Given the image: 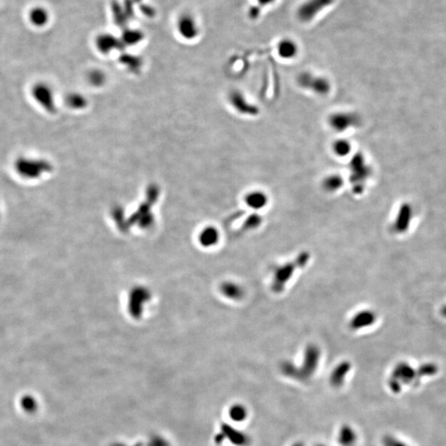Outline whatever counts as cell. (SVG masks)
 I'll use <instances>...</instances> for the list:
<instances>
[{
  "label": "cell",
  "instance_id": "obj_1",
  "mask_svg": "<svg viewBox=\"0 0 446 446\" xmlns=\"http://www.w3.org/2000/svg\"><path fill=\"white\" fill-rule=\"evenodd\" d=\"M310 259V254L302 252L294 261H289L275 268L272 278L271 288L274 292L279 293L285 289L287 283L291 280L298 269L304 267Z\"/></svg>",
  "mask_w": 446,
  "mask_h": 446
},
{
  "label": "cell",
  "instance_id": "obj_2",
  "mask_svg": "<svg viewBox=\"0 0 446 446\" xmlns=\"http://www.w3.org/2000/svg\"><path fill=\"white\" fill-rule=\"evenodd\" d=\"M14 169L18 175L24 179H36L50 172L53 166L45 160L22 157L14 162Z\"/></svg>",
  "mask_w": 446,
  "mask_h": 446
},
{
  "label": "cell",
  "instance_id": "obj_3",
  "mask_svg": "<svg viewBox=\"0 0 446 446\" xmlns=\"http://www.w3.org/2000/svg\"><path fill=\"white\" fill-rule=\"evenodd\" d=\"M320 358H321V353L318 347L314 344H310L307 346L302 365L299 367L296 366L295 379L306 381L312 378L318 368Z\"/></svg>",
  "mask_w": 446,
  "mask_h": 446
},
{
  "label": "cell",
  "instance_id": "obj_4",
  "mask_svg": "<svg viewBox=\"0 0 446 446\" xmlns=\"http://www.w3.org/2000/svg\"><path fill=\"white\" fill-rule=\"evenodd\" d=\"M297 81L302 88L312 91L317 95H326L331 89V82L327 78L313 75L310 72L302 73L298 77Z\"/></svg>",
  "mask_w": 446,
  "mask_h": 446
},
{
  "label": "cell",
  "instance_id": "obj_5",
  "mask_svg": "<svg viewBox=\"0 0 446 446\" xmlns=\"http://www.w3.org/2000/svg\"><path fill=\"white\" fill-rule=\"evenodd\" d=\"M334 2L335 0H305L298 8L296 15L302 23H310Z\"/></svg>",
  "mask_w": 446,
  "mask_h": 446
},
{
  "label": "cell",
  "instance_id": "obj_6",
  "mask_svg": "<svg viewBox=\"0 0 446 446\" xmlns=\"http://www.w3.org/2000/svg\"><path fill=\"white\" fill-rule=\"evenodd\" d=\"M329 127L337 133H343L352 127H356L359 123L357 116L351 112L335 111L329 115L327 118Z\"/></svg>",
  "mask_w": 446,
  "mask_h": 446
},
{
  "label": "cell",
  "instance_id": "obj_7",
  "mask_svg": "<svg viewBox=\"0 0 446 446\" xmlns=\"http://www.w3.org/2000/svg\"><path fill=\"white\" fill-rule=\"evenodd\" d=\"M32 97L40 106L42 107L48 113L56 111L54 93L53 88L47 84L39 82L32 87Z\"/></svg>",
  "mask_w": 446,
  "mask_h": 446
},
{
  "label": "cell",
  "instance_id": "obj_8",
  "mask_svg": "<svg viewBox=\"0 0 446 446\" xmlns=\"http://www.w3.org/2000/svg\"><path fill=\"white\" fill-rule=\"evenodd\" d=\"M177 29L183 38L192 40L200 33V27L197 21L190 14H184L177 22Z\"/></svg>",
  "mask_w": 446,
  "mask_h": 446
},
{
  "label": "cell",
  "instance_id": "obj_9",
  "mask_svg": "<svg viewBox=\"0 0 446 446\" xmlns=\"http://www.w3.org/2000/svg\"><path fill=\"white\" fill-rule=\"evenodd\" d=\"M244 204L248 209L258 213L268 206L270 199L269 195L262 189H252L248 191L243 197Z\"/></svg>",
  "mask_w": 446,
  "mask_h": 446
},
{
  "label": "cell",
  "instance_id": "obj_10",
  "mask_svg": "<svg viewBox=\"0 0 446 446\" xmlns=\"http://www.w3.org/2000/svg\"><path fill=\"white\" fill-rule=\"evenodd\" d=\"M277 54L279 58L284 61H292L297 57L299 53V46L297 41L290 37L281 39L276 46Z\"/></svg>",
  "mask_w": 446,
  "mask_h": 446
},
{
  "label": "cell",
  "instance_id": "obj_11",
  "mask_svg": "<svg viewBox=\"0 0 446 446\" xmlns=\"http://www.w3.org/2000/svg\"><path fill=\"white\" fill-rule=\"evenodd\" d=\"M376 321V315L370 310L360 311L351 317L349 326L353 331H360L374 325Z\"/></svg>",
  "mask_w": 446,
  "mask_h": 446
},
{
  "label": "cell",
  "instance_id": "obj_12",
  "mask_svg": "<svg viewBox=\"0 0 446 446\" xmlns=\"http://www.w3.org/2000/svg\"><path fill=\"white\" fill-rule=\"evenodd\" d=\"M222 434L225 438H227L229 441L235 446H249L251 438L249 435L241 430L233 428L230 425H223L222 427Z\"/></svg>",
  "mask_w": 446,
  "mask_h": 446
},
{
  "label": "cell",
  "instance_id": "obj_13",
  "mask_svg": "<svg viewBox=\"0 0 446 446\" xmlns=\"http://www.w3.org/2000/svg\"><path fill=\"white\" fill-rule=\"evenodd\" d=\"M29 23L35 27H44L50 22V14L47 9L41 6H35L27 14Z\"/></svg>",
  "mask_w": 446,
  "mask_h": 446
},
{
  "label": "cell",
  "instance_id": "obj_14",
  "mask_svg": "<svg viewBox=\"0 0 446 446\" xmlns=\"http://www.w3.org/2000/svg\"><path fill=\"white\" fill-rule=\"evenodd\" d=\"M221 291L224 297L232 301H240L245 297V289L240 283L234 281H227L222 283Z\"/></svg>",
  "mask_w": 446,
  "mask_h": 446
},
{
  "label": "cell",
  "instance_id": "obj_15",
  "mask_svg": "<svg viewBox=\"0 0 446 446\" xmlns=\"http://www.w3.org/2000/svg\"><path fill=\"white\" fill-rule=\"evenodd\" d=\"M351 368V363L349 361H342L333 369L330 375V383L333 387H341Z\"/></svg>",
  "mask_w": 446,
  "mask_h": 446
},
{
  "label": "cell",
  "instance_id": "obj_16",
  "mask_svg": "<svg viewBox=\"0 0 446 446\" xmlns=\"http://www.w3.org/2000/svg\"><path fill=\"white\" fill-rule=\"evenodd\" d=\"M344 184V179L340 174L338 173H331L326 175L322 179V189L328 193H335L343 188Z\"/></svg>",
  "mask_w": 446,
  "mask_h": 446
},
{
  "label": "cell",
  "instance_id": "obj_17",
  "mask_svg": "<svg viewBox=\"0 0 446 446\" xmlns=\"http://www.w3.org/2000/svg\"><path fill=\"white\" fill-rule=\"evenodd\" d=\"M411 219H412V210H411L409 205L405 204L399 210L396 221H395V223L392 227L394 231L397 233L405 232L409 227Z\"/></svg>",
  "mask_w": 446,
  "mask_h": 446
},
{
  "label": "cell",
  "instance_id": "obj_18",
  "mask_svg": "<svg viewBox=\"0 0 446 446\" xmlns=\"http://www.w3.org/2000/svg\"><path fill=\"white\" fill-rule=\"evenodd\" d=\"M331 150L335 157L340 159L346 158L352 152V144L348 139L339 137L333 140Z\"/></svg>",
  "mask_w": 446,
  "mask_h": 446
},
{
  "label": "cell",
  "instance_id": "obj_19",
  "mask_svg": "<svg viewBox=\"0 0 446 446\" xmlns=\"http://www.w3.org/2000/svg\"><path fill=\"white\" fill-rule=\"evenodd\" d=\"M356 440L355 430L349 425H343L339 429L337 441L341 446H352Z\"/></svg>",
  "mask_w": 446,
  "mask_h": 446
},
{
  "label": "cell",
  "instance_id": "obj_20",
  "mask_svg": "<svg viewBox=\"0 0 446 446\" xmlns=\"http://www.w3.org/2000/svg\"><path fill=\"white\" fill-rule=\"evenodd\" d=\"M229 417L231 418V421L236 423H240L245 421L247 417H248V411L245 406L240 403H235L229 408Z\"/></svg>",
  "mask_w": 446,
  "mask_h": 446
},
{
  "label": "cell",
  "instance_id": "obj_21",
  "mask_svg": "<svg viewBox=\"0 0 446 446\" xmlns=\"http://www.w3.org/2000/svg\"><path fill=\"white\" fill-rule=\"evenodd\" d=\"M118 41L111 35H102L97 40V45L98 51L102 53H111L114 47L118 46Z\"/></svg>",
  "mask_w": 446,
  "mask_h": 446
},
{
  "label": "cell",
  "instance_id": "obj_22",
  "mask_svg": "<svg viewBox=\"0 0 446 446\" xmlns=\"http://www.w3.org/2000/svg\"><path fill=\"white\" fill-rule=\"evenodd\" d=\"M218 240L219 232L215 227H208L202 233L201 242L207 246L216 245L218 242Z\"/></svg>",
  "mask_w": 446,
  "mask_h": 446
},
{
  "label": "cell",
  "instance_id": "obj_23",
  "mask_svg": "<svg viewBox=\"0 0 446 446\" xmlns=\"http://www.w3.org/2000/svg\"><path fill=\"white\" fill-rule=\"evenodd\" d=\"M262 222V217L258 213L255 212L254 213H252L247 217L245 222L243 223V229L245 231H253V230H256L261 227Z\"/></svg>",
  "mask_w": 446,
  "mask_h": 446
},
{
  "label": "cell",
  "instance_id": "obj_24",
  "mask_svg": "<svg viewBox=\"0 0 446 446\" xmlns=\"http://www.w3.org/2000/svg\"><path fill=\"white\" fill-rule=\"evenodd\" d=\"M67 104L71 108L79 109V108L84 106L85 101H84V97H82L81 95H78V94L74 93V94H70V95L67 97Z\"/></svg>",
  "mask_w": 446,
  "mask_h": 446
},
{
  "label": "cell",
  "instance_id": "obj_25",
  "mask_svg": "<svg viewBox=\"0 0 446 446\" xmlns=\"http://www.w3.org/2000/svg\"><path fill=\"white\" fill-rule=\"evenodd\" d=\"M103 76H104V75H103L101 73L97 72V71L92 73L90 75L91 82H92L93 84L97 85V84H100V83L102 82L103 79H104Z\"/></svg>",
  "mask_w": 446,
  "mask_h": 446
},
{
  "label": "cell",
  "instance_id": "obj_26",
  "mask_svg": "<svg viewBox=\"0 0 446 446\" xmlns=\"http://www.w3.org/2000/svg\"><path fill=\"white\" fill-rule=\"evenodd\" d=\"M260 14H261V10H260V8L258 6H256V7L254 6V7L252 8L249 10V16L253 18V19H256V18H258L260 16Z\"/></svg>",
  "mask_w": 446,
  "mask_h": 446
},
{
  "label": "cell",
  "instance_id": "obj_27",
  "mask_svg": "<svg viewBox=\"0 0 446 446\" xmlns=\"http://www.w3.org/2000/svg\"><path fill=\"white\" fill-rule=\"evenodd\" d=\"M256 2L258 4L259 6L265 7V6H269L276 2V0H256Z\"/></svg>",
  "mask_w": 446,
  "mask_h": 446
},
{
  "label": "cell",
  "instance_id": "obj_28",
  "mask_svg": "<svg viewBox=\"0 0 446 446\" xmlns=\"http://www.w3.org/2000/svg\"><path fill=\"white\" fill-rule=\"evenodd\" d=\"M291 446H305V444L304 443H302V442H296V443L292 444Z\"/></svg>",
  "mask_w": 446,
  "mask_h": 446
},
{
  "label": "cell",
  "instance_id": "obj_29",
  "mask_svg": "<svg viewBox=\"0 0 446 446\" xmlns=\"http://www.w3.org/2000/svg\"><path fill=\"white\" fill-rule=\"evenodd\" d=\"M442 315L446 317V306L444 307L443 309H442Z\"/></svg>",
  "mask_w": 446,
  "mask_h": 446
},
{
  "label": "cell",
  "instance_id": "obj_30",
  "mask_svg": "<svg viewBox=\"0 0 446 446\" xmlns=\"http://www.w3.org/2000/svg\"><path fill=\"white\" fill-rule=\"evenodd\" d=\"M316 446H326V445H325V444H317V445H316Z\"/></svg>",
  "mask_w": 446,
  "mask_h": 446
},
{
  "label": "cell",
  "instance_id": "obj_31",
  "mask_svg": "<svg viewBox=\"0 0 446 446\" xmlns=\"http://www.w3.org/2000/svg\"><path fill=\"white\" fill-rule=\"evenodd\" d=\"M0 217H1V213H0Z\"/></svg>",
  "mask_w": 446,
  "mask_h": 446
}]
</instances>
